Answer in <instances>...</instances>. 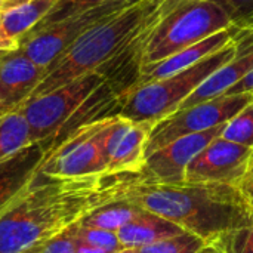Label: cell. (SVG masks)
Returning <instances> with one entry per match:
<instances>
[{"label": "cell", "instance_id": "obj_15", "mask_svg": "<svg viewBox=\"0 0 253 253\" xmlns=\"http://www.w3.org/2000/svg\"><path fill=\"white\" fill-rule=\"evenodd\" d=\"M253 70V33L242 34L239 40V49L234 58L219 67L211 74L182 104L179 108L193 107L199 102H205L221 95H225L234 84H237L246 74Z\"/></svg>", "mask_w": 253, "mask_h": 253}, {"label": "cell", "instance_id": "obj_25", "mask_svg": "<svg viewBox=\"0 0 253 253\" xmlns=\"http://www.w3.org/2000/svg\"><path fill=\"white\" fill-rule=\"evenodd\" d=\"M77 240L108 253H116L117 251L123 249L116 231L87 227L83 225L82 222L77 224Z\"/></svg>", "mask_w": 253, "mask_h": 253}, {"label": "cell", "instance_id": "obj_19", "mask_svg": "<svg viewBox=\"0 0 253 253\" xmlns=\"http://www.w3.org/2000/svg\"><path fill=\"white\" fill-rule=\"evenodd\" d=\"M141 208L123 197L114 199L98 209L92 211L87 216H84L80 222L87 227L102 228L108 231H119L123 225H126Z\"/></svg>", "mask_w": 253, "mask_h": 253}, {"label": "cell", "instance_id": "obj_23", "mask_svg": "<svg viewBox=\"0 0 253 253\" xmlns=\"http://www.w3.org/2000/svg\"><path fill=\"white\" fill-rule=\"evenodd\" d=\"M107 1H111V0H56L53 7L50 9V12L30 33L39 31V30H42V28H44L47 25H52V24L73 15V13L96 7V6L104 4ZM30 33H27V34H30Z\"/></svg>", "mask_w": 253, "mask_h": 253}, {"label": "cell", "instance_id": "obj_13", "mask_svg": "<svg viewBox=\"0 0 253 253\" xmlns=\"http://www.w3.org/2000/svg\"><path fill=\"white\" fill-rule=\"evenodd\" d=\"M47 68L18 49L0 50V117L19 110L44 79Z\"/></svg>", "mask_w": 253, "mask_h": 253}, {"label": "cell", "instance_id": "obj_36", "mask_svg": "<svg viewBox=\"0 0 253 253\" xmlns=\"http://www.w3.org/2000/svg\"><path fill=\"white\" fill-rule=\"evenodd\" d=\"M3 1H4V0H0V10H1V4H3Z\"/></svg>", "mask_w": 253, "mask_h": 253}, {"label": "cell", "instance_id": "obj_35", "mask_svg": "<svg viewBox=\"0 0 253 253\" xmlns=\"http://www.w3.org/2000/svg\"><path fill=\"white\" fill-rule=\"evenodd\" d=\"M116 253H141L139 249H132V248H123L120 251H117Z\"/></svg>", "mask_w": 253, "mask_h": 253}, {"label": "cell", "instance_id": "obj_34", "mask_svg": "<svg viewBox=\"0 0 253 253\" xmlns=\"http://www.w3.org/2000/svg\"><path fill=\"white\" fill-rule=\"evenodd\" d=\"M197 253H222L215 245H212V243H209V245H206L200 252H197Z\"/></svg>", "mask_w": 253, "mask_h": 253}, {"label": "cell", "instance_id": "obj_33", "mask_svg": "<svg viewBox=\"0 0 253 253\" xmlns=\"http://www.w3.org/2000/svg\"><path fill=\"white\" fill-rule=\"evenodd\" d=\"M242 190H243V193L249 197L251 203L253 205V181H251L249 184H246L245 187H242Z\"/></svg>", "mask_w": 253, "mask_h": 253}, {"label": "cell", "instance_id": "obj_26", "mask_svg": "<svg viewBox=\"0 0 253 253\" xmlns=\"http://www.w3.org/2000/svg\"><path fill=\"white\" fill-rule=\"evenodd\" d=\"M212 245L222 253H253V221L246 227L219 236Z\"/></svg>", "mask_w": 253, "mask_h": 253}, {"label": "cell", "instance_id": "obj_28", "mask_svg": "<svg viewBox=\"0 0 253 253\" xmlns=\"http://www.w3.org/2000/svg\"><path fill=\"white\" fill-rule=\"evenodd\" d=\"M245 92L253 93V70L249 74H246L237 84H234L225 95H237V93H245Z\"/></svg>", "mask_w": 253, "mask_h": 253}, {"label": "cell", "instance_id": "obj_10", "mask_svg": "<svg viewBox=\"0 0 253 253\" xmlns=\"http://www.w3.org/2000/svg\"><path fill=\"white\" fill-rule=\"evenodd\" d=\"M153 129L150 123H135L111 116L102 129L105 173H138L145 160V145Z\"/></svg>", "mask_w": 253, "mask_h": 253}, {"label": "cell", "instance_id": "obj_27", "mask_svg": "<svg viewBox=\"0 0 253 253\" xmlns=\"http://www.w3.org/2000/svg\"><path fill=\"white\" fill-rule=\"evenodd\" d=\"M24 253H77V224L53 237L33 245Z\"/></svg>", "mask_w": 253, "mask_h": 253}, {"label": "cell", "instance_id": "obj_9", "mask_svg": "<svg viewBox=\"0 0 253 253\" xmlns=\"http://www.w3.org/2000/svg\"><path fill=\"white\" fill-rule=\"evenodd\" d=\"M107 119L87 123L46 150L42 172L49 176L82 178L105 173L102 129Z\"/></svg>", "mask_w": 253, "mask_h": 253}, {"label": "cell", "instance_id": "obj_5", "mask_svg": "<svg viewBox=\"0 0 253 253\" xmlns=\"http://www.w3.org/2000/svg\"><path fill=\"white\" fill-rule=\"evenodd\" d=\"M240 36L179 73L132 87L122 96V105L117 116L135 123H150L154 126L162 119L175 113L211 74L234 58L239 49Z\"/></svg>", "mask_w": 253, "mask_h": 253}, {"label": "cell", "instance_id": "obj_32", "mask_svg": "<svg viewBox=\"0 0 253 253\" xmlns=\"http://www.w3.org/2000/svg\"><path fill=\"white\" fill-rule=\"evenodd\" d=\"M27 1H30V0H4L3 4H1V12L7 10V9H12V7H16V6H21V4H24Z\"/></svg>", "mask_w": 253, "mask_h": 253}, {"label": "cell", "instance_id": "obj_11", "mask_svg": "<svg viewBox=\"0 0 253 253\" xmlns=\"http://www.w3.org/2000/svg\"><path fill=\"white\" fill-rule=\"evenodd\" d=\"M224 125L200 133L178 138L153 151L145 157L138 175L157 184H182L188 165L200 151H203L215 138L221 135Z\"/></svg>", "mask_w": 253, "mask_h": 253}, {"label": "cell", "instance_id": "obj_30", "mask_svg": "<svg viewBox=\"0 0 253 253\" xmlns=\"http://www.w3.org/2000/svg\"><path fill=\"white\" fill-rule=\"evenodd\" d=\"M251 181H253V150H252V154H251V159H249V163H248V169H246V173H245V176H243V179H242V182H240V188L242 187H245L246 184H249Z\"/></svg>", "mask_w": 253, "mask_h": 253}, {"label": "cell", "instance_id": "obj_20", "mask_svg": "<svg viewBox=\"0 0 253 253\" xmlns=\"http://www.w3.org/2000/svg\"><path fill=\"white\" fill-rule=\"evenodd\" d=\"M31 144L30 126L19 110L0 117V163Z\"/></svg>", "mask_w": 253, "mask_h": 253}, {"label": "cell", "instance_id": "obj_22", "mask_svg": "<svg viewBox=\"0 0 253 253\" xmlns=\"http://www.w3.org/2000/svg\"><path fill=\"white\" fill-rule=\"evenodd\" d=\"M208 242H205L202 237L184 231L181 234L163 239L160 242H156L153 245H147L139 249L141 253H197L200 252Z\"/></svg>", "mask_w": 253, "mask_h": 253}, {"label": "cell", "instance_id": "obj_24", "mask_svg": "<svg viewBox=\"0 0 253 253\" xmlns=\"http://www.w3.org/2000/svg\"><path fill=\"white\" fill-rule=\"evenodd\" d=\"M219 4L230 18L231 27L242 34L253 33V0H212Z\"/></svg>", "mask_w": 253, "mask_h": 253}, {"label": "cell", "instance_id": "obj_31", "mask_svg": "<svg viewBox=\"0 0 253 253\" xmlns=\"http://www.w3.org/2000/svg\"><path fill=\"white\" fill-rule=\"evenodd\" d=\"M77 253H108L105 251H101L98 248H93V246H89V245H84L82 242L77 240Z\"/></svg>", "mask_w": 253, "mask_h": 253}, {"label": "cell", "instance_id": "obj_14", "mask_svg": "<svg viewBox=\"0 0 253 253\" xmlns=\"http://www.w3.org/2000/svg\"><path fill=\"white\" fill-rule=\"evenodd\" d=\"M240 34L242 33L237 28L230 27V28H225L219 33L212 34L211 37H208V39L190 46V47H185V49L162 59L159 62L144 65L139 68V74H138V80H136L135 86L145 84V83L156 82V80H162V79L169 77L175 73H179V71L197 64L203 58L212 55L213 52L219 50L221 47H224L230 42L236 40Z\"/></svg>", "mask_w": 253, "mask_h": 253}, {"label": "cell", "instance_id": "obj_7", "mask_svg": "<svg viewBox=\"0 0 253 253\" xmlns=\"http://www.w3.org/2000/svg\"><path fill=\"white\" fill-rule=\"evenodd\" d=\"M104 82L105 77L99 71H92L53 90L30 98L19 111L30 126L31 141L47 145L82 102Z\"/></svg>", "mask_w": 253, "mask_h": 253}, {"label": "cell", "instance_id": "obj_21", "mask_svg": "<svg viewBox=\"0 0 253 253\" xmlns=\"http://www.w3.org/2000/svg\"><path fill=\"white\" fill-rule=\"evenodd\" d=\"M221 138L253 150V101L224 125Z\"/></svg>", "mask_w": 253, "mask_h": 253}, {"label": "cell", "instance_id": "obj_6", "mask_svg": "<svg viewBox=\"0 0 253 253\" xmlns=\"http://www.w3.org/2000/svg\"><path fill=\"white\" fill-rule=\"evenodd\" d=\"M136 1L138 0H111L96 7L73 13L39 31L25 34L19 40L16 49L33 62L47 68L86 31Z\"/></svg>", "mask_w": 253, "mask_h": 253}, {"label": "cell", "instance_id": "obj_16", "mask_svg": "<svg viewBox=\"0 0 253 253\" xmlns=\"http://www.w3.org/2000/svg\"><path fill=\"white\" fill-rule=\"evenodd\" d=\"M46 157V145L34 142L0 163V212L15 200L39 173Z\"/></svg>", "mask_w": 253, "mask_h": 253}, {"label": "cell", "instance_id": "obj_29", "mask_svg": "<svg viewBox=\"0 0 253 253\" xmlns=\"http://www.w3.org/2000/svg\"><path fill=\"white\" fill-rule=\"evenodd\" d=\"M0 15H1V10H0ZM16 47L18 44L13 43L10 39H7V36L4 34L3 27H1V16H0V50H13Z\"/></svg>", "mask_w": 253, "mask_h": 253}, {"label": "cell", "instance_id": "obj_18", "mask_svg": "<svg viewBox=\"0 0 253 253\" xmlns=\"http://www.w3.org/2000/svg\"><path fill=\"white\" fill-rule=\"evenodd\" d=\"M56 0H30L21 6L1 12V27L7 39L13 43L30 33L53 7Z\"/></svg>", "mask_w": 253, "mask_h": 253}, {"label": "cell", "instance_id": "obj_1", "mask_svg": "<svg viewBox=\"0 0 253 253\" xmlns=\"http://www.w3.org/2000/svg\"><path fill=\"white\" fill-rule=\"evenodd\" d=\"M129 175L59 178L39 170L0 212V253H24L79 224L92 211L119 199Z\"/></svg>", "mask_w": 253, "mask_h": 253}, {"label": "cell", "instance_id": "obj_3", "mask_svg": "<svg viewBox=\"0 0 253 253\" xmlns=\"http://www.w3.org/2000/svg\"><path fill=\"white\" fill-rule=\"evenodd\" d=\"M169 0H138L125 10L101 21L76 40L56 59L31 98L53 90L87 73L99 70L117 56L165 9Z\"/></svg>", "mask_w": 253, "mask_h": 253}, {"label": "cell", "instance_id": "obj_4", "mask_svg": "<svg viewBox=\"0 0 253 253\" xmlns=\"http://www.w3.org/2000/svg\"><path fill=\"white\" fill-rule=\"evenodd\" d=\"M230 27V18L212 0H169L162 13L135 39L139 68Z\"/></svg>", "mask_w": 253, "mask_h": 253}, {"label": "cell", "instance_id": "obj_17", "mask_svg": "<svg viewBox=\"0 0 253 253\" xmlns=\"http://www.w3.org/2000/svg\"><path fill=\"white\" fill-rule=\"evenodd\" d=\"M181 233H184V230L175 222L141 208V211L117 231V236L123 248L141 249Z\"/></svg>", "mask_w": 253, "mask_h": 253}, {"label": "cell", "instance_id": "obj_8", "mask_svg": "<svg viewBox=\"0 0 253 253\" xmlns=\"http://www.w3.org/2000/svg\"><path fill=\"white\" fill-rule=\"evenodd\" d=\"M252 101L253 93L245 92L221 95L193 107L176 110L153 126L145 145V157L178 138L200 133L227 123Z\"/></svg>", "mask_w": 253, "mask_h": 253}, {"label": "cell", "instance_id": "obj_2", "mask_svg": "<svg viewBox=\"0 0 253 253\" xmlns=\"http://www.w3.org/2000/svg\"><path fill=\"white\" fill-rule=\"evenodd\" d=\"M120 197L212 243L253 221V205L233 184H157L130 173Z\"/></svg>", "mask_w": 253, "mask_h": 253}, {"label": "cell", "instance_id": "obj_12", "mask_svg": "<svg viewBox=\"0 0 253 253\" xmlns=\"http://www.w3.org/2000/svg\"><path fill=\"white\" fill-rule=\"evenodd\" d=\"M251 154L252 148L227 141L219 135L188 165L184 182L240 185L246 173Z\"/></svg>", "mask_w": 253, "mask_h": 253}]
</instances>
